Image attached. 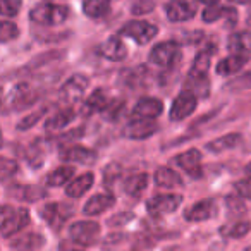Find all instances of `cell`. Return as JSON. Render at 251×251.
<instances>
[{
	"label": "cell",
	"instance_id": "1",
	"mask_svg": "<svg viewBox=\"0 0 251 251\" xmlns=\"http://www.w3.org/2000/svg\"><path fill=\"white\" fill-rule=\"evenodd\" d=\"M29 224V212L26 208H14L11 205L0 206V234L14 236Z\"/></svg>",
	"mask_w": 251,
	"mask_h": 251
},
{
	"label": "cell",
	"instance_id": "2",
	"mask_svg": "<svg viewBox=\"0 0 251 251\" xmlns=\"http://www.w3.org/2000/svg\"><path fill=\"white\" fill-rule=\"evenodd\" d=\"M67 16H69V9L66 5L50 4V2L35 5L29 12L31 21L42 26H59L66 21Z\"/></svg>",
	"mask_w": 251,
	"mask_h": 251
},
{
	"label": "cell",
	"instance_id": "3",
	"mask_svg": "<svg viewBox=\"0 0 251 251\" xmlns=\"http://www.w3.org/2000/svg\"><path fill=\"white\" fill-rule=\"evenodd\" d=\"M181 59V47L176 42H164L158 43L151 49L150 60L155 66H160L164 69H171Z\"/></svg>",
	"mask_w": 251,
	"mask_h": 251
},
{
	"label": "cell",
	"instance_id": "4",
	"mask_svg": "<svg viewBox=\"0 0 251 251\" xmlns=\"http://www.w3.org/2000/svg\"><path fill=\"white\" fill-rule=\"evenodd\" d=\"M158 28L155 25L148 21H140V19H134V21L126 23L121 29L122 36H127V38H133L138 45H147L151 40L157 36Z\"/></svg>",
	"mask_w": 251,
	"mask_h": 251
},
{
	"label": "cell",
	"instance_id": "5",
	"mask_svg": "<svg viewBox=\"0 0 251 251\" xmlns=\"http://www.w3.org/2000/svg\"><path fill=\"white\" fill-rule=\"evenodd\" d=\"M69 236L71 241H74L79 246H91L97 243L98 236H100V224L95 220H81V222H74L69 227Z\"/></svg>",
	"mask_w": 251,
	"mask_h": 251
},
{
	"label": "cell",
	"instance_id": "6",
	"mask_svg": "<svg viewBox=\"0 0 251 251\" xmlns=\"http://www.w3.org/2000/svg\"><path fill=\"white\" fill-rule=\"evenodd\" d=\"M88 84H90V81H88V77L83 76V74H74V76H71L69 79L62 84V88H60V93H59L60 101H64V103H67V105H73V103H76V101H79L81 98H83L84 91H86Z\"/></svg>",
	"mask_w": 251,
	"mask_h": 251
},
{
	"label": "cell",
	"instance_id": "7",
	"mask_svg": "<svg viewBox=\"0 0 251 251\" xmlns=\"http://www.w3.org/2000/svg\"><path fill=\"white\" fill-rule=\"evenodd\" d=\"M196 105H198V98H196V95L193 93V91H189V90L181 91V93L177 95V98L174 100V103H172L169 117L174 122L184 121L186 117H189V115L195 112Z\"/></svg>",
	"mask_w": 251,
	"mask_h": 251
},
{
	"label": "cell",
	"instance_id": "8",
	"mask_svg": "<svg viewBox=\"0 0 251 251\" xmlns=\"http://www.w3.org/2000/svg\"><path fill=\"white\" fill-rule=\"evenodd\" d=\"M40 215L49 224V227L59 230L67 222V219L73 215V206L64 205V203H49L42 208Z\"/></svg>",
	"mask_w": 251,
	"mask_h": 251
},
{
	"label": "cell",
	"instance_id": "9",
	"mask_svg": "<svg viewBox=\"0 0 251 251\" xmlns=\"http://www.w3.org/2000/svg\"><path fill=\"white\" fill-rule=\"evenodd\" d=\"M182 203L181 195H157L153 198L148 200L147 210L150 215H165V213H172L179 208Z\"/></svg>",
	"mask_w": 251,
	"mask_h": 251
},
{
	"label": "cell",
	"instance_id": "10",
	"mask_svg": "<svg viewBox=\"0 0 251 251\" xmlns=\"http://www.w3.org/2000/svg\"><path fill=\"white\" fill-rule=\"evenodd\" d=\"M158 126L153 119H136L131 121L122 131V136L129 138V140H147L157 133Z\"/></svg>",
	"mask_w": 251,
	"mask_h": 251
},
{
	"label": "cell",
	"instance_id": "11",
	"mask_svg": "<svg viewBox=\"0 0 251 251\" xmlns=\"http://www.w3.org/2000/svg\"><path fill=\"white\" fill-rule=\"evenodd\" d=\"M165 12H167L169 21L184 23L193 19V16L196 14V7L191 2H188V0H171L165 5Z\"/></svg>",
	"mask_w": 251,
	"mask_h": 251
},
{
	"label": "cell",
	"instance_id": "12",
	"mask_svg": "<svg viewBox=\"0 0 251 251\" xmlns=\"http://www.w3.org/2000/svg\"><path fill=\"white\" fill-rule=\"evenodd\" d=\"M213 215H215V201L210 198L195 203L184 212V219L188 222H203V220L212 219Z\"/></svg>",
	"mask_w": 251,
	"mask_h": 251
},
{
	"label": "cell",
	"instance_id": "13",
	"mask_svg": "<svg viewBox=\"0 0 251 251\" xmlns=\"http://www.w3.org/2000/svg\"><path fill=\"white\" fill-rule=\"evenodd\" d=\"M164 112V103L158 98H141L134 105L133 115L136 119H157Z\"/></svg>",
	"mask_w": 251,
	"mask_h": 251
},
{
	"label": "cell",
	"instance_id": "14",
	"mask_svg": "<svg viewBox=\"0 0 251 251\" xmlns=\"http://www.w3.org/2000/svg\"><path fill=\"white\" fill-rule=\"evenodd\" d=\"M60 158L69 164H81V165H93L97 162V153L93 150L86 147H71L67 150H64V153L60 155Z\"/></svg>",
	"mask_w": 251,
	"mask_h": 251
},
{
	"label": "cell",
	"instance_id": "15",
	"mask_svg": "<svg viewBox=\"0 0 251 251\" xmlns=\"http://www.w3.org/2000/svg\"><path fill=\"white\" fill-rule=\"evenodd\" d=\"M114 205H115V196L112 193H101V195H95L88 200L83 212L86 215H100V213L112 208Z\"/></svg>",
	"mask_w": 251,
	"mask_h": 251
},
{
	"label": "cell",
	"instance_id": "16",
	"mask_svg": "<svg viewBox=\"0 0 251 251\" xmlns=\"http://www.w3.org/2000/svg\"><path fill=\"white\" fill-rule=\"evenodd\" d=\"M248 59L250 57L246 53H232L230 57H226L222 59L219 64H217V74L219 76H230V74H236L243 69L248 64Z\"/></svg>",
	"mask_w": 251,
	"mask_h": 251
},
{
	"label": "cell",
	"instance_id": "17",
	"mask_svg": "<svg viewBox=\"0 0 251 251\" xmlns=\"http://www.w3.org/2000/svg\"><path fill=\"white\" fill-rule=\"evenodd\" d=\"M100 52L105 59L112 60V62H121V60H124L126 55H127V49H126L124 42H122L119 36H110V38L101 45Z\"/></svg>",
	"mask_w": 251,
	"mask_h": 251
},
{
	"label": "cell",
	"instance_id": "18",
	"mask_svg": "<svg viewBox=\"0 0 251 251\" xmlns=\"http://www.w3.org/2000/svg\"><path fill=\"white\" fill-rule=\"evenodd\" d=\"M200 162H201V151L196 150V148H191V150L184 151V153L177 155L174 158V164L179 165L181 169H184L186 172L193 176L200 174Z\"/></svg>",
	"mask_w": 251,
	"mask_h": 251
},
{
	"label": "cell",
	"instance_id": "19",
	"mask_svg": "<svg viewBox=\"0 0 251 251\" xmlns=\"http://www.w3.org/2000/svg\"><path fill=\"white\" fill-rule=\"evenodd\" d=\"M74 119H76V112H74L73 108H64V110L57 112L52 117L47 119V122H45L47 133H57V131L64 129V127H67Z\"/></svg>",
	"mask_w": 251,
	"mask_h": 251
},
{
	"label": "cell",
	"instance_id": "20",
	"mask_svg": "<svg viewBox=\"0 0 251 251\" xmlns=\"http://www.w3.org/2000/svg\"><path fill=\"white\" fill-rule=\"evenodd\" d=\"M110 97H108V93L105 90H101V88H98V90H95L93 93L90 95V97L84 100V105H83V110L86 112V114H93V112H103L105 108L108 107V103H110Z\"/></svg>",
	"mask_w": 251,
	"mask_h": 251
},
{
	"label": "cell",
	"instance_id": "21",
	"mask_svg": "<svg viewBox=\"0 0 251 251\" xmlns=\"http://www.w3.org/2000/svg\"><path fill=\"white\" fill-rule=\"evenodd\" d=\"M93 174L91 172H86V174H81L79 177H76L74 181H71L69 184L66 186V195L71 196V198H79L83 196L86 191H90L91 186H93Z\"/></svg>",
	"mask_w": 251,
	"mask_h": 251
},
{
	"label": "cell",
	"instance_id": "22",
	"mask_svg": "<svg viewBox=\"0 0 251 251\" xmlns=\"http://www.w3.org/2000/svg\"><path fill=\"white\" fill-rule=\"evenodd\" d=\"M147 188H148V174H145V172L133 174L124 181V191L131 198H140L141 193Z\"/></svg>",
	"mask_w": 251,
	"mask_h": 251
},
{
	"label": "cell",
	"instance_id": "23",
	"mask_svg": "<svg viewBox=\"0 0 251 251\" xmlns=\"http://www.w3.org/2000/svg\"><path fill=\"white\" fill-rule=\"evenodd\" d=\"M155 184L160 186V188H181L182 186V181H181V176L177 174L176 171L169 167H158L155 171Z\"/></svg>",
	"mask_w": 251,
	"mask_h": 251
},
{
	"label": "cell",
	"instance_id": "24",
	"mask_svg": "<svg viewBox=\"0 0 251 251\" xmlns=\"http://www.w3.org/2000/svg\"><path fill=\"white\" fill-rule=\"evenodd\" d=\"M241 140H243L241 134L230 133V134L220 136V138H217V140L206 143V150L212 151V153H222V151H226V150H232V148H236L237 145L241 143Z\"/></svg>",
	"mask_w": 251,
	"mask_h": 251
},
{
	"label": "cell",
	"instance_id": "25",
	"mask_svg": "<svg viewBox=\"0 0 251 251\" xmlns=\"http://www.w3.org/2000/svg\"><path fill=\"white\" fill-rule=\"evenodd\" d=\"M36 101V95L29 90L26 84H18L14 91L11 93V103L14 108H25L29 107Z\"/></svg>",
	"mask_w": 251,
	"mask_h": 251
},
{
	"label": "cell",
	"instance_id": "26",
	"mask_svg": "<svg viewBox=\"0 0 251 251\" xmlns=\"http://www.w3.org/2000/svg\"><path fill=\"white\" fill-rule=\"evenodd\" d=\"M12 248L19 251H33V250H38L45 244V237L42 234H36V232H29L26 236H19L16 239H12Z\"/></svg>",
	"mask_w": 251,
	"mask_h": 251
},
{
	"label": "cell",
	"instance_id": "27",
	"mask_svg": "<svg viewBox=\"0 0 251 251\" xmlns=\"http://www.w3.org/2000/svg\"><path fill=\"white\" fill-rule=\"evenodd\" d=\"M213 52H215V47H210V49H205L196 53L191 71H189V76H206V71L210 67V60H212Z\"/></svg>",
	"mask_w": 251,
	"mask_h": 251
},
{
	"label": "cell",
	"instance_id": "28",
	"mask_svg": "<svg viewBox=\"0 0 251 251\" xmlns=\"http://www.w3.org/2000/svg\"><path fill=\"white\" fill-rule=\"evenodd\" d=\"M229 50L234 53H248L251 52V31L232 33L229 36Z\"/></svg>",
	"mask_w": 251,
	"mask_h": 251
},
{
	"label": "cell",
	"instance_id": "29",
	"mask_svg": "<svg viewBox=\"0 0 251 251\" xmlns=\"http://www.w3.org/2000/svg\"><path fill=\"white\" fill-rule=\"evenodd\" d=\"M110 11V0H83V12L91 19L103 18Z\"/></svg>",
	"mask_w": 251,
	"mask_h": 251
},
{
	"label": "cell",
	"instance_id": "30",
	"mask_svg": "<svg viewBox=\"0 0 251 251\" xmlns=\"http://www.w3.org/2000/svg\"><path fill=\"white\" fill-rule=\"evenodd\" d=\"M203 21L205 23H215L222 18H230L232 21H236L237 12L232 7H220V5H210L203 11Z\"/></svg>",
	"mask_w": 251,
	"mask_h": 251
},
{
	"label": "cell",
	"instance_id": "31",
	"mask_svg": "<svg viewBox=\"0 0 251 251\" xmlns=\"http://www.w3.org/2000/svg\"><path fill=\"white\" fill-rule=\"evenodd\" d=\"M74 176V167L71 165H62V167L52 171L47 176V184L53 186V188H59V186L67 184V181H71Z\"/></svg>",
	"mask_w": 251,
	"mask_h": 251
},
{
	"label": "cell",
	"instance_id": "32",
	"mask_svg": "<svg viewBox=\"0 0 251 251\" xmlns=\"http://www.w3.org/2000/svg\"><path fill=\"white\" fill-rule=\"evenodd\" d=\"M186 90L193 91L196 97H208L210 93V84L206 76H188V88Z\"/></svg>",
	"mask_w": 251,
	"mask_h": 251
},
{
	"label": "cell",
	"instance_id": "33",
	"mask_svg": "<svg viewBox=\"0 0 251 251\" xmlns=\"http://www.w3.org/2000/svg\"><path fill=\"white\" fill-rule=\"evenodd\" d=\"M250 230H251L250 222H236V224H232V226L220 227V234H222L224 237H230V239H239V237H244Z\"/></svg>",
	"mask_w": 251,
	"mask_h": 251
},
{
	"label": "cell",
	"instance_id": "34",
	"mask_svg": "<svg viewBox=\"0 0 251 251\" xmlns=\"http://www.w3.org/2000/svg\"><path fill=\"white\" fill-rule=\"evenodd\" d=\"M12 193H14L16 198L28 200V201H35V200L45 196V191L42 188H33V186H28V188H14Z\"/></svg>",
	"mask_w": 251,
	"mask_h": 251
},
{
	"label": "cell",
	"instance_id": "35",
	"mask_svg": "<svg viewBox=\"0 0 251 251\" xmlns=\"http://www.w3.org/2000/svg\"><path fill=\"white\" fill-rule=\"evenodd\" d=\"M19 36V29L14 23L11 21H0V43L12 42Z\"/></svg>",
	"mask_w": 251,
	"mask_h": 251
},
{
	"label": "cell",
	"instance_id": "36",
	"mask_svg": "<svg viewBox=\"0 0 251 251\" xmlns=\"http://www.w3.org/2000/svg\"><path fill=\"white\" fill-rule=\"evenodd\" d=\"M121 174H122V171H121V167H119V164H108L103 171V184L107 186V188L114 189L115 182L121 179Z\"/></svg>",
	"mask_w": 251,
	"mask_h": 251
},
{
	"label": "cell",
	"instance_id": "37",
	"mask_svg": "<svg viewBox=\"0 0 251 251\" xmlns=\"http://www.w3.org/2000/svg\"><path fill=\"white\" fill-rule=\"evenodd\" d=\"M23 5V0H0V16L14 18L19 14Z\"/></svg>",
	"mask_w": 251,
	"mask_h": 251
},
{
	"label": "cell",
	"instance_id": "38",
	"mask_svg": "<svg viewBox=\"0 0 251 251\" xmlns=\"http://www.w3.org/2000/svg\"><path fill=\"white\" fill-rule=\"evenodd\" d=\"M226 205H227V208H229V212L232 213V215H243V213H246V205H244V201L241 200L239 195L227 196Z\"/></svg>",
	"mask_w": 251,
	"mask_h": 251
},
{
	"label": "cell",
	"instance_id": "39",
	"mask_svg": "<svg viewBox=\"0 0 251 251\" xmlns=\"http://www.w3.org/2000/svg\"><path fill=\"white\" fill-rule=\"evenodd\" d=\"M45 115V110H40V112H33V114L26 115L25 119H21L18 124V129L19 131H26V129H31L33 126H36V122Z\"/></svg>",
	"mask_w": 251,
	"mask_h": 251
},
{
	"label": "cell",
	"instance_id": "40",
	"mask_svg": "<svg viewBox=\"0 0 251 251\" xmlns=\"http://www.w3.org/2000/svg\"><path fill=\"white\" fill-rule=\"evenodd\" d=\"M16 172H18V164L12 158L0 157V177H9Z\"/></svg>",
	"mask_w": 251,
	"mask_h": 251
},
{
	"label": "cell",
	"instance_id": "41",
	"mask_svg": "<svg viewBox=\"0 0 251 251\" xmlns=\"http://www.w3.org/2000/svg\"><path fill=\"white\" fill-rule=\"evenodd\" d=\"M124 110V101L121 100H112L110 103H108V107L103 110V115L107 119H110V121H115V119L121 115V112Z\"/></svg>",
	"mask_w": 251,
	"mask_h": 251
},
{
	"label": "cell",
	"instance_id": "42",
	"mask_svg": "<svg viewBox=\"0 0 251 251\" xmlns=\"http://www.w3.org/2000/svg\"><path fill=\"white\" fill-rule=\"evenodd\" d=\"M153 9H155L153 0H138L131 11H133L134 16H145V14H148V12L153 11Z\"/></svg>",
	"mask_w": 251,
	"mask_h": 251
},
{
	"label": "cell",
	"instance_id": "43",
	"mask_svg": "<svg viewBox=\"0 0 251 251\" xmlns=\"http://www.w3.org/2000/svg\"><path fill=\"white\" fill-rule=\"evenodd\" d=\"M234 189H236V193L241 196V198L251 200V179L250 177L234 182Z\"/></svg>",
	"mask_w": 251,
	"mask_h": 251
},
{
	"label": "cell",
	"instance_id": "44",
	"mask_svg": "<svg viewBox=\"0 0 251 251\" xmlns=\"http://www.w3.org/2000/svg\"><path fill=\"white\" fill-rule=\"evenodd\" d=\"M244 88H251V73L227 83V90H244Z\"/></svg>",
	"mask_w": 251,
	"mask_h": 251
},
{
	"label": "cell",
	"instance_id": "45",
	"mask_svg": "<svg viewBox=\"0 0 251 251\" xmlns=\"http://www.w3.org/2000/svg\"><path fill=\"white\" fill-rule=\"evenodd\" d=\"M134 219V215L131 212H124V213H117V215H114V217H110L108 219V224L110 226H124V224H127V222H131V220Z\"/></svg>",
	"mask_w": 251,
	"mask_h": 251
},
{
	"label": "cell",
	"instance_id": "46",
	"mask_svg": "<svg viewBox=\"0 0 251 251\" xmlns=\"http://www.w3.org/2000/svg\"><path fill=\"white\" fill-rule=\"evenodd\" d=\"M60 251H84L83 246H79V244H76L73 241V243H67V241H64V243H60Z\"/></svg>",
	"mask_w": 251,
	"mask_h": 251
},
{
	"label": "cell",
	"instance_id": "47",
	"mask_svg": "<svg viewBox=\"0 0 251 251\" xmlns=\"http://www.w3.org/2000/svg\"><path fill=\"white\" fill-rule=\"evenodd\" d=\"M198 2L206 4V5H217V2H219V0H198Z\"/></svg>",
	"mask_w": 251,
	"mask_h": 251
},
{
	"label": "cell",
	"instance_id": "48",
	"mask_svg": "<svg viewBox=\"0 0 251 251\" xmlns=\"http://www.w3.org/2000/svg\"><path fill=\"white\" fill-rule=\"evenodd\" d=\"M244 172H246V176H248V177L251 179V162H250V164L246 165V167H244Z\"/></svg>",
	"mask_w": 251,
	"mask_h": 251
},
{
	"label": "cell",
	"instance_id": "49",
	"mask_svg": "<svg viewBox=\"0 0 251 251\" xmlns=\"http://www.w3.org/2000/svg\"><path fill=\"white\" fill-rule=\"evenodd\" d=\"M248 25H251V12H250V18H248Z\"/></svg>",
	"mask_w": 251,
	"mask_h": 251
},
{
	"label": "cell",
	"instance_id": "50",
	"mask_svg": "<svg viewBox=\"0 0 251 251\" xmlns=\"http://www.w3.org/2000/svg\"><path fill=\"white\" fill-rule=\"evenodd\" d=\"M165 251H176V248H167Z\"/></svg>",
	"mask_w": 251,
	"mask_h": 251
},
{
	"label": "cell",
	"instance_id": "51",
	"mask_svg": "<svg viewBox=\"0 0 251 251\" xmlns=\"http://www.w3.org/2000/svg\"><path fill=\"white\" fill-rule=\"evenodd\" d=\"M0 141H2V133H0Z\"/></svg>",
	"mask_w": 251,
	"mask_h": 251
}]
</instances>
